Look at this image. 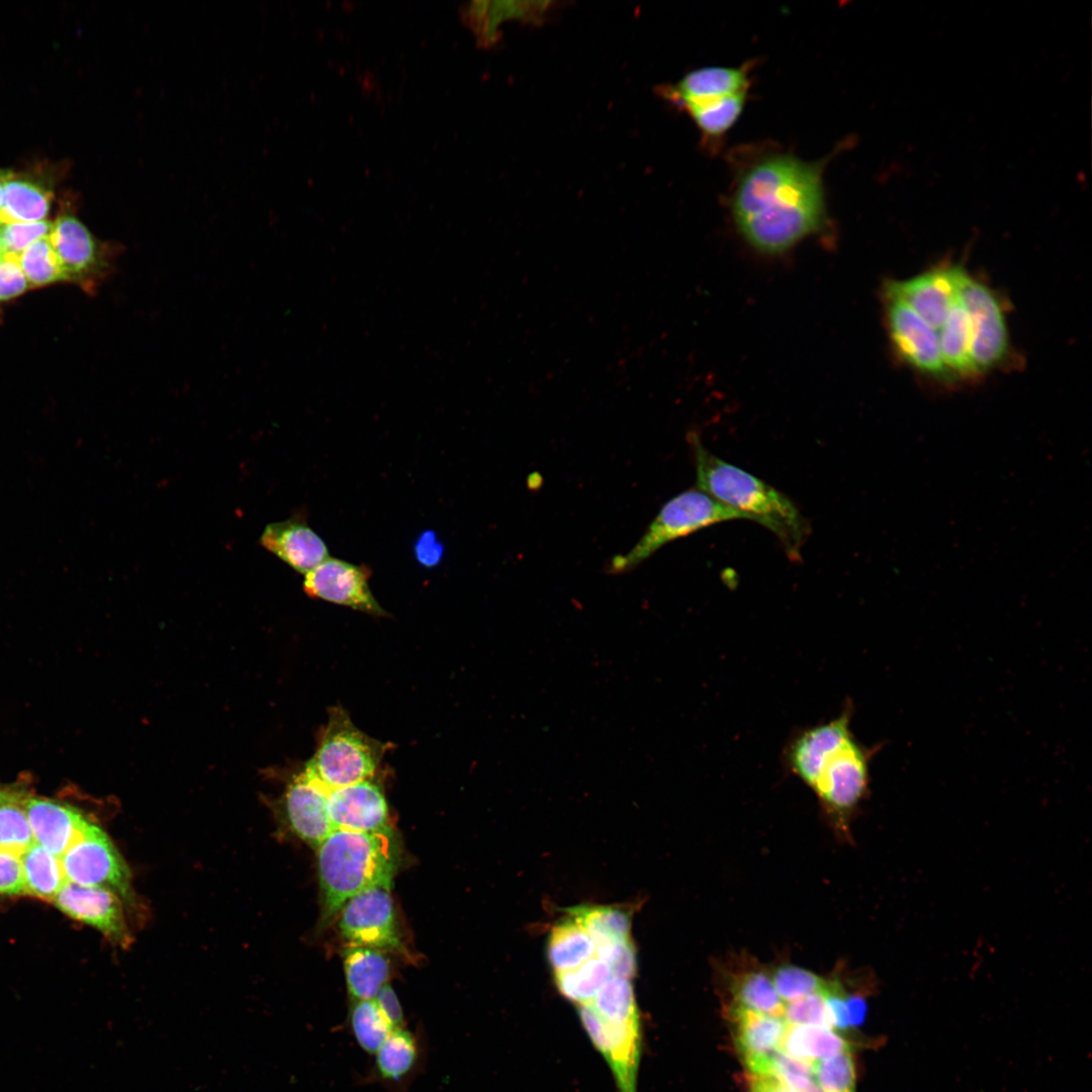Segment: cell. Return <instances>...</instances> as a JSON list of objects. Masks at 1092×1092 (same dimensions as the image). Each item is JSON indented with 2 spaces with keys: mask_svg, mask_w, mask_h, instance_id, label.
Instances as JSON below:
<instances>
[{
  "mask_svg": "<svg viewBox=\"0 0 1092 1092\" xmlns=\"http://www.w3.org/2000/svg\"><path fill=\"white\" fill-rule=\"evenodd\" d=\"M822 164L791 155L767 157L747 169L732 199L744 239L756 250L778 254L817 232L825 219Z\"/></svg>",
  "mask_w": 1092,
  "mask_h": 1092,
  "instance_id": "obj_1",
  "label": "cell"
},
{
  "mask_svg": "<svg viewBox=\"0 0 1092 1092\" xmlns=\"http://www.w3.org/2000/svg\"><path fill=\"white\" fill-rule=\"evenodd\" d=\"M852 704L833 719L796 730L787 740L784 767L810 788L824 811L842 819L864 798L875 748L851 730Z\"/></svg>",
  "mask_w": 1092,
  "mask_h": 1092,
  "instance_id": "obj_2",
  "label": "cell"
},
{
  "mask_svg": "<svg viewBox=\"0 0 1092 1092\" xmlns=\"http://www.w3.org/2000/svg\"><path fill=\"white\" fill-rule=\"evenodd\" d=\"M688 437L697 488L766 528L791 560H800L810 527L795 503L764 480L711 453L697 434Z\"/></svg>",
  "mask_w": 1092,
  "mask_h": 1092,
  "instance_id": "obj_3",
  "label": "cell"
},
{
  "mask_svg": "<svg viewBox=\"0 0 1092 1092\" xmlns=\"http://www.w3.org/2000/svg\"><path fill=\"white\" fill-rule=\"evenodd\" d=\"M316 860L323 916L329 919L364 890L390 887L396 850L390 830L335 829L316 846Z\"/></svg>",
  "mask_w": 1092,
  "mask_h": 1092,
  "instance_id": "obj_4",
  "label": "cell"
},
{
  "mask_svg": "<svg viewBox=\"0 0 1092 1092\" xmlns=\"http://www.w3.org/2000/svg\"><path fill=\"white\" fill-rule=\"evenodd\" d=\"M384 751L385 745L356 727L342 707H333L303 771L332 791L372 779Z\"/></svg>",
  "mask_w": 1092,
  "mask_h": 1092,
  "instance_id": "obj_5",
  "label": "cell"
},
{
  "mask_svg": "<svg viewBox=\"0 0 1092 1092\" xmlns=\"http://www.w3.org/2000/svg\"><path fill=\"white\" fill-rule=\"evenodd\" d=\"M732 520L746 519L698 488L685 490L664 504L629 551L611 559L608 572H628L668 542Z\"/></svg>",
  "mask_w": 1092,
  "mask_h": 1092,
  "instance_id": "obj_6",
  "label": "cell"
},
{
  "mask_svg": "<svg viewBox=\"0 0 1092 1092\" xmlns=\"http://www.w3.org/2000/svg\"><path fill=\"white\" fill-rule=\"evenodd\" d=\"M67 881L114 893L127 910L136 909L130 873L107 834L90 823L81 837L60 857Z\"/></svg>",
  "mask_w": 1092,
  "mask_h": 1092,
  "instance_id": "obj_7",
  "label": "cell"
},
{
  "mask_svg": "<svg viewBox=\"0 0 1092 1092\" xmlns=\"http://www.w3.org/2000/svg\"><path fill=\"white\" fill-rule=\"evenodd\" d=\"M50 240L66 280L78 282L89 291L113 271L122 251L120 244L96 240L83 222L70 214L53 223Z\"/></svg>",
  "mask_w": 1092,
  "mask_h": 1092,
  "instance_id": "obj_8",
  "label": "cell"
},
{
  "mask_svg": "<svg viewBox=\"0 0 1092 1092\" xmlns=\"http://www.w3.org/2000/svg\"><path fill=\"white\" fill-rule=\"evenodd\" d=\"M960 301L971 327L972 359L978 375L1003 363L1009 350L1008 332L1000 299L986 284L965 271Z\"/></svg>",
  "mask_w": 1092,
  "mask_h": 1092,
  "instance_id": "obj_9",
  "label": "cell"
},
{
  "mask_svg": "<svg viewBox=\"0 0 1092 1092\" xmlns=\"http://www.w3.org/2000/svg\"><path fill=\"white\" fill-rule=\"evenodd\" d=\"M339 929L348 944L399 948L390 887H372L349 899L341 908Z\"/></svg>",
  "mask_w": 1092,
  "mask_h": 1092,
  "instance_id": "obj_10",
  "label": "cell"
},
{
  "mask_svg": "<svg viewBox=\"0 0 1092 1092\" xmlns=\"http://www.w3.org/2000/svg\"><path fill=\"white\" fill-rule=\"evenodd\" d=\"M888 332L899 356L916 371L935 378H947L938 333L907 303L884 289Z\"/></svg>",
  "mask_w": 1092,
  "mask_h": 1092,
  "instance_id": "obj_11",
  "label": "cell"
},
{
  "mask_svg": "<svg viewBox=\"0 0 1092 1092\" xmlns=\"http://www.w3.org/2000/svg\"><path fill=\"white\" fill-rule=\"evenodd\" d=\"M371 569L335 557H329L304 574L303 590L313 599L324 600L374 616L386 612L374 598L369 578Z\"/></svg>",
  "mask_w": 1092,
  "mask_h": 1092,
  "instance_id": "obj_12",
  "label": "cell"
},
{
  "mask_svg": "<svg viewBox=\"0 0 1092 1092\" xmlns=\"http://www.w3.org/2000/svg\"><path fill=\"white\" fill-rule=\"evenodd\" d=\"M53 903L71 918L99 930L113 944L121 947L130 944L125 907L119 897L109 890L67 881Z\"/></svg>",
  "mask_w": 1092,
  "mask_h": 1092,
  "instance_id": "obj_13",
  "label": "cell"
},
{
  "mask_svg": "<svg viewBox=\"0 0 1092 1092\" xmlns=\"http://www.w3.org/2000/svg\"><path fill=\"white\" fill-rule=\"evenodd\" d=\"M965 271L957 265L936 267L905 280L890 281L885 289L902 299L926 324L938 331L960 299Z\"/></svg>",
  "mask_w": 1092,
  "mask_h": 1092,
  "instance_id": "obj_14",
  "label": "cell"
},
{
  "mask_svg": "<svg viewBox=\"0 0 1092 1092\" xmlns=\"http://www.w3.org/2000/svg\"><path fill=\"white\" fill-rule=\"evenodd\" d=\"M580 1020L593 1043L614 1072L621 1092H636L639 1063V1020L617 1022L598 1015L588 1005H577Z\"/></svg>",
  "mask_w": 1092,
  "mask_h": 1092,
  "instance_id": "obj_15",
  "label": "cell"
},
{
  "mask_svg": "<svg viewBox=\"0 0 1092 1092\" xmlns=\"http://www.w3.org/2000/svg\"><path fill=\"white\" fill-rule=\"evenodd\" d=\"M736 1049L752 1075H769L771 1063L788 1029L783 1016L766 1015L730 1005Z\"/></svg>",
  "mask_w": 1092,
  "mask_h": 1092,
  "instance_id": "obj_16",
  "label": "cell"
},
{
  "mask_svg": "<svg viewBox=\"0 0 1092 1092\" xmlns=\"http://www.w3.org/2000/svg\"><path fill=\"white\" fill-rule=\"evenodd\" d=\"M328 811L335 829L359 832L390 830L386 799L372 779L330 791Z\"/></svg>",
  "mask_w": 1092,
  "mask_h": 1092,
  "instance_id": "obj_17",
  "label": "cell"
},
{
  "mask_svg": "<svg viewBox=\"0 0 1092 1092\" xmlns=\"http://www.w3.org/2000/svg\"><path fill=\"white\" fill-rule=\"evenodd\" d=\"M329 793L302 770L283 796L284 817L291 831L315 848L335 830L328 811Z\"/></svg>",
  "mask_w": 1092,
  "mask_h": 1092,
  "instance_id": "obj_18",
  "label": "cell"
},
{
  "mask_svg": "<svg viewBox=\"0 0 1092 1092\" xmlns=\"http://www.w3.org/2000/svg\"><path fill=\"white\" fill-rule=\"evenodd\" d=\"M23 807L35 843L59 858L91 823L78 809L42 797L27 796Z\"/></svg>",
  "mask_w": 1092,
  "mask_h": 1092,
  "instance_id": "obj_19",
  "label": "cell"
},
{
  "mask_svg": "<svg viewBox=\"0 0 1092 1092\" xmlns=\"http://www.w3.org/2000/svg\"><path fill=\"white\" fill-rule=\"evenodd\" d=\"M260 543L269 552L302 574L329 558L325 541L299 515L268 524L260 537Z\"/></svg>",
  "mask_w": 1092,
  "mask_h": 1092,
  "instance_id": "obj_20",
  "label": "cell"
},
{
  "mask_svg": "<svg viewBox=\"0 0 1092 1092\" xmlns=\"http://www.w3.org/2000/svg\"><path fill=\"white\" fill-rule=\"evenodd\" d=\"M747 73L743 68L705 67L685 75L675 85L663 86L661 95L672 104L722 98L746 93Z\"/></svg>",
  "mask_w": 1092,
  "mask_h": 1092,
  "instance_id": "obj_21",
  "label": "cell"
},
{
  "mask_svg": "<svg viewBox=\"0 0 1092 1092\" xmlns=\"http://www.w3.org/2000/svg\"><path fill=\"white\" fill-rule=\"evenodd\" d=\"M344 971L353 1001L368 1000L387 984L390 964L383 950L348 944L344 952Z\"/></svg>",
  "mask_w": 1092,
  "mask_h": 1092,
  "instance_id": "obj_22",
  "label": "cell"
},
{
  "mask_svg": "<svg viewBox=\"0 0 1092 1092\" xmlns=\"http://www.w3.org/2000/svg\"><path fill=\"white\" fill-rule=\"evenodd\" d=\"M940 353L949 375L978 376L972 359V336L968 313L960 299L938 330Z\"/></svg>",
  "mask_w": 1092,
  "mask_h": 1092,
  "instance_id": "obj_23",
  "label": "cell"
},
{
  "mask_svg": "<svg viewBox=\"0 0 1092 1092\" xmlns=\"http://www.w3.org/2000/svg\"><path fill=\"white\" fill-rule=\"evenodd\" d=\"M549 2L533 3L531 7H518V2L472 1L462 8V18L476 34L480 44L488 47L496 41L500 21L512 17L541 18Z\"/></svg>",
  "mask_w": 1092,
  "mask_h": 1092,
  "instance_id": "obj_24",
  "label": "cell"
},
{
  "mask_svg": "<svg viewBox=\"0 0 1092 1092\" xmlns=\"http://www.w3.org/2000/svg\"><path fill=\"white\" fill-rule=\"evenodd\" d=\"M547 956L554 974L567 972L595 957L596 945L583 925L569 915L552 928Z\"/></svg>",
  "mask_w": 1092,
  "mask_h": 1092,
  "instance_id": "obj_25",
  "label": "cell"
},
{
  "mask_svg": "<svg viewBox=\"0 0 1092 1092\" xmlns=\"http://www.w3.org/2000/svg\"><path fill=\"white\" fill-rule=\"evenodd\" d=\"M52 198L47 187L12 173L4 186L0 221H41L50 211Z\"/></svg>",
  "mask_w": 1092,
  "mask_h": 1092,
  "instance_id": "obj_26",
  "label": "cell"
},
{
  "mask_svg": "<svg viewBox=\"0 0 1092 1092\" xmlns=\"http://www.w3.org/2000/svg\"><path fill=\"white\" fill-rule=\"evenodd\" d=\"M374 1056V1072L378 1079L399 1084L418 1068L420 1043L413 1032L404 1027L394 1029Z\"/></svg>",
  "mask_w": 1092,
  "mask_h": 1092,
  "instance_id": "obj_27",
  "label": "cell"
},
{
  "mask_svg": "<svg viewBox=\"0 0 1092 1092\" xmlns=\"http://www.w3.org/2000/svg\"><path fill=\"white\" fill-rule=\"evenodd\" d=\"M850 1050L834 1029L823 1026L789 1025L782 1051L812 1066L813 1063Z\"/></svg>",
  "mask_w": 1092,
  "mask_h": 1092,
  "instance_id": "obj_28",
  "label": "cell"
},
{
  "mask_svg": "<svg viewBox=\"0 0 1092 1092\" xmlns=\"http://www.w3.org/2000/svg\"><path fill=\"white\" fill-rule=\"evenodd\" d=\"M732 1006L766 1015L783 1016L785 1002L778 994L768 971L741 972L731 982Z\"/></svg>",
  "mask_w": 1092,
  "mask_h": 1092,
  "instance_id": "obj_29",
  "label": "cell"
},
{
  "mask_svg": "<svg viewBox=\"0 0 1092 1092\" xmlns=\"http://www.w3.org/2000/svg\"><path fill=\"white\" fill-rule=\"evenodd\" d=\"M20 859L26 894L53 901L67 882L60 858L33 843Z\"/></svg>",
  "mask_w": 1092,
  "mask_h": 1092,
  "instance_id": "obj_30",
  "label": "cell"
},
{
  "mask_svg": "<svg viewBox=\"0 0 1092 1092\" xmlns=\"http://www.w3.org/2000/svg\"><path fill=\"white\" fill-rule=\"evenodd\" d=\"M745 102V93L722 98L688 102L679 105L706 136L718 138L737 120Z\"/></svg>",
  "mask_w": 1092,
  "mask_h": 1092,
  "instance_id": "obj_31",
  "label": "cell"
},
{
  "mask_svg": "<svg viewBox=\"0 0 1092 1092\" xmlns=\"http://www.w3.org/2000/svg\"><path fill=\"white\" fill-rule=\"evenodd\" d=\"M554 977L560 994L577 1005L592 1000L613 978L608 963L597 956L573 970L556 973Z\"/></svg>",
  "mask_w": 1092,
  "mask_h": 1092,
  "instance_id": "obj_32",
  "label": "cell"
},
{
  "mask_svg": "<svg viewBox=\"0 0 1092 1092\" xmlns=\"http://www.w3.org/2000/svg\"><path fill=\"white\" fill-rule=\"evenodd\" d=\"M572 917L588 931L595 944L631 939V914L620 907L590 906L569 910Z\"/></svg>",
  "mask_w": 1092,
  "mask_h": 1092,
  "instance_id": "obj_33",
  "label": "cell"
},
{
  "mask_svg": "<svg viewBox=\"0 0 1092 1092\" xmlns=\"http://www.w3.org/2000/svg\"><path fill=\"white\" fill-rule=\"evenodd\" d=\"M349 1028L358 1045L372 1055L394 1030L374 999L354 1001L349 1013Z\"/></svg>",
  "mask_w": 1092,
  "mask_h": 1092,
  "instance_id": "obj_34",
  "label": "cell"
},
{
  "mask_svg": "<svg viewBox=\"0 0 1092 1092\" xmlns=\"http://www.w3.org/2000/svg\"><path fill=\"white\" fill-rule=\"evenodd\" d=\"M584 1004L588 1005L598 1015L610 1021L639 1020L635 995L630 980L611 978L593 999Z\"/></svg>",
  "mask_w": 1092,
  "mask_h": 1092,
  "instance_id": "obj_35",
  "label": "cell"
},
{
  "mask_svg": "<svg viewBox=\"0 0 1092 1092\" xmlns=\"http://www.w3.org/2000/svg\"><path fill=\"white\" fill-rule=\"evenodd\" d=\"M17 260L29 286H42L66 280L50 236L28 246Z\"/></svg>",
  "mask_w": 1092,
  "mask_h": 1092,
  "instance_id": "obj_36",
  "label": "cell"
},
{
  "mask_svg": "<svg viewBox=\"0 0 1092 1092\" xmlns=\"http://www.w3.org/2000/svg\"><path fill=\"white\" fill-rule=\"evenodd\" d=\"M26 797L0 804V849L19 856L35 843L23 807Z\"/></svg>",
  "mask_w": 1092,
  "mask_h": 1092,
  "instance_id": "obj_37",
  "label": "cell"
},
{
  "mask_svg": "<svg viewBox=\"0 0 1092 1092\" xmlns=\"http://www.w3.org/2000/svg\"><path fill=\"white\" fill-rule=\"evenodd\" d=\"M812 1072L823 1092H855V1065L850 1050L813 1063Z\"/></svg>",
  "mask_w": 1092,
  "mask_h": 1092,
  "instance_id": "obj_38",
  "label": "cell"
},
{
  "mask_svg": "<svg viewBox=\"0 0 1092 1092\" xmlns=\"http://www.w3.org/2000/svg\"><path fill=\"white\" fill-rule=\"evenodd\" d=\"M769 974L778 994L785 1002L821 992L828 982L811 971L790 964L780 965Z\"/></svg>",
  "mask_w": 1092,
  "mask_h": 1092,
  "instance_id": "obj_39",
  "label": "cell"
},
{
  "mask_svg": "<svg viewBox=\"0 0 1092 1092\" xmlns=\"http://www.w3.org/2000/svg\"><path fill=\"white\" fill-rule=\"evenodd\" d=\"M828 984V982H827ZM827 987V985H826ZM785 1002L783 1017L788 1025L823 1026L832 1028L826 1009L824 990Z\"/></svg>",
  "mask_w": 1092,
  "mask_h": 1092,
  "instance_id": "obj_40",
  "label": "cell"
},
{
  "mask_svg": "<svg viewBox=\"0 0 1092 1092\" xmlns=\"http://www.w3.org/2000/svg\"><path fill=\"white\" fill-rule=\"evenodd\" d=\"M53 223L47 220L33 222H1L0 239L4 254L18 257L28 246L51 234Z\"/></svg>",
  "mask_w": 1092,
  "mask_h": 1092,
  "instance_id": "obj_41",
  "label": "cell"
},
{
  "mask_svg": "<svg viewBox=\"0 0 1092 1092\" xmlns=\"http://www.w3.org/2000/svg\"><path fill=\"white\" fill-rule=\"evenodd\" d=\"M596 956L606 961L614 978L631 980L637 971L636 951L631 939L596 943Z\"/></svg>",
  "mask_w": 1092,
  "mask_h": 1092,
  "instance_id": "obj_42",
  "label": "cell"
},
{
  "mask_svg": "<svg viewBox=\"0 0 1092 1092\" xmlns=\"http://www.w3.org/2000/svg\"><path fill=\"white\" fill-rule=\"evenodd\" d=\"M29 287L17 257L4 254L0 258V301L14 298Z\"/></svg>",
  "mask_w": 1092,
  "mask_h": 1092,
  "instance_id": "obj_43",
  "label": "cell"
},
{
  "mask_svg": "<svg viewBox=\"0 0 1092 1092\" xmlns=\"http://www.w3.org/2000/svg\"><path fill=\"white\" fill-rule=\"evenodd\" d=\"M0 895H27L20 856L0 849Z\"/></svg>",
  "mask_w": 1092,
  "mask_h": 1092,
  "instance_id": "obj_44",
  "label": "cell"
},
{
  "mask_svg": "<svg viewBox=\"0 0 1092 1092\" xmlns=\"http://www.w3.org/2000/svg\"><path fill=\"white\" fill-rule=\"evenodd\" d=\"M414 555L420 565L432 568L440 564L444 556V544L436 532L426 530L415 541Z\"/></svg>",
  "mask_w": 1092,
  "mask_h": 1092,
  "instance_id": "obj_45",
  "label": "cell"
},
{
  "mask_svg": "<svg viewBox=\"0 0 1092 1092\" xmlns=\"http://www.w3.org/2000/svg\"><path fill=\"white\" fill-rule=\"evenodd\" d=\"M373 999L393 1029L404 1027V1016L400 1002L388 983L379 990Z\"/></svg>",
  "mask_w": 1092,
  "mask_h": 1092,
  "instance_id": "obj_46",
  "label": "cell"
},
{
  "mask_svg": "<svg viewBox=\"0 0 1092 1092\" xmlns=\"http://www.w3.org/2000/svg\"><path fill=\"white\" fill-rule=\"evenodd\" d=\"M749 1092H788L787 1089L770 1075L750 1074Z\"/></svg>",
  "mask_w": 1092,
  "mask_h": 1092,
  "instance_id": "obj_47",
  "label": "cell"
},
{
  "mask_svg": "<svg viewBox=\"0 0 1092 1092\" xmlns=\"http://www.w3.org/2000/svg\"><path fill=\"white\" fill-rule=\"evenodd\" d=\"M788 1092H823L815 1083L814 1079L807 1080L799 1085L787 1089Z\"/></svg>",
  "mask_w": 1092,
  "mask_h": 1092,
  "instance_id": "obj_48",
  "label": "cell"
},
{
  "mask_svg": "<svg viewBox=\"0 0 1092 1092\" xmlns=\"http://www.w3.org/2000/svg\"><path fill=\"white\" fill-rule=\"evenodd\" d=\"M24 796L25 795L23 793H21V792H18L16 790H10L8 788H3V787L0 786V804L3 803V802H6V801L18 799V798H21V797H24Z\"/></svg>",
  "mask_w": 1092,
  "mask_h": 1092,
  "instance_id": "obj_49",
  "label": "cell"
},
{
  "mask_svg": "<svg viewBox=\"0 0 1092 1092\" xmlns=\"http://www.w3.org/2000/svg\"><path fill=\"white\" fill-rule=\"evenodd\" d=\"M12 172L6 170H0V211L3 203L4 186Z\"/></svg>",
  "mask_w": 1092,
  "mask_h": 1092,
  "instance_id": "obj_50",
  "label": "cell"
},
{
  "mask_svg": "<svg viewBox=\"0 0 1092 1092\" xmlns=\"http://www.w3.org/2000/svg\"><path fill=\"white\" fill-rule=\"evenodd\" d=\"M4 255L1 239H0V258Z\"/></svg>",
  "mask_w": 1092,
  "mask_h": 1092,
  "instance_id": "obj_51",
  "label": "cell"
}]
</instances>
